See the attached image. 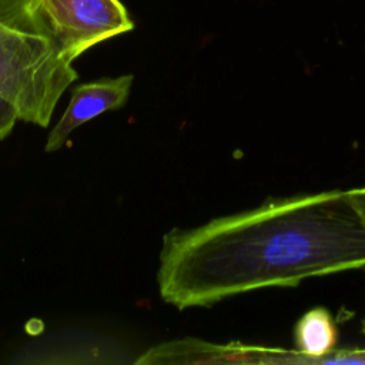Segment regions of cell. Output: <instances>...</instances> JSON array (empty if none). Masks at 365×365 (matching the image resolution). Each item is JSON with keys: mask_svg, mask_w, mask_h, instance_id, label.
<instances>
[{"mask_svg": "<svg viewBox=\"0 0 365 365\" xmlns=\"http://www.w3.org/2000/svg\"><path fill=\"white\" fill-rule=\"evenodd\" d=\"M359 267L365 225L348 191L334 190L173 228L163 238L157 282L163 301L185 309Z\"/></svg>", "mask_w": 365, "mask_h": 365, "instance_id": "cell-1", "label": "cell"}, {"mask_svg": "<svg viewBox=\"0 0 365 365\" xmlns=\"http://www.w3.org/2000/svg\"><path fill=\"white\" fill-rule=\"evenodd\" d=\"M77 78L73 63L47 33L0 21V140L17 121L47 127Z\"/></svg>", "mask_w": 365, "mask_h": 365, "instance_id": "cell-2", "label": "cell"}, {"mask_svg": "<svg viewBox=\"0 0 365 365\" xmlns=\"http://www.w3.org/2000/svg\"><path fill=\"white\" fill-rule=\"evenodd\" d=\"M38 16L46 33L71 63L91 47L134 29L121 0H40Z\"/></svg>", "mask_w": 365, "mask_h": 365, "instance_id": "cell-3", "label": "cell"}, {"mask_svg": "<svg viewBox=\"0 0 365 365\" xmlns=\"http://www.w3.org/2000/svg\"><path fill=\"white\" fill-rule=\"evenodd\" d=\"M133 80V74H123L118 77H103L76 86L71 90L66 111L47 137L46 151L53 153L61 148L68 135L91 118L106 111L124 107Z\"/></svg>", "mask_w": 365, "mask_h": 365, "instance_id": "cell-4", "label": "cell"}, {"mask_svg": "<svg viewBox=\"0 0 365 365\" xmlns=\"http://www.w3.org/2000/svg\"><path fill=\"white\" fill-rule=\"evenodd\" d=\"M38 9L40 0H0V21L46 33L40 21Z\"/></svg>", "mask_w": 365, "mask_h": 365, "instance_id": "cell-5", "label": "cell"}, {"mask_svg": "<svg viewBox=\"0 0 365 365\" xmlns=\"http://www.w3.org/2000/svg\"><path fill=\"white\" fill-rule=\"evenodd\" d=\"M348 194H349V200H351L356 214L359 215L361 221L365 225V187L349 190Z\"/></svg>", "mask_w": 365, "mask_h": 365, "instance_id": "cell-6", "label": "cell"}, {"mask_svg": "<svg viewBox=\"0 0 365 365\" xmlns=\"http://www.w3.org/2000/svg\"><path fill=\"white\" fill-rule=\"evenodd\" d=\"M362 331H364V334H365V321H364V325H362Z\"/></svg>", "mask_w": 365, "mask_h": 365, "instance_id": "cell-7", "label": "cell"}]
</instances>
